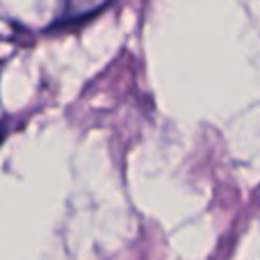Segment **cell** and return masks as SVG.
Returning <instances> with one entry per match:
<instances>
[{
  "mask_svg": "<svg viewBox=\"0 0 260 260\" xmlns=\"http://www.w3.org/2000/svg\"><path fill=\"white\" fill-rule=\"evenodd\" d=\"M103 3L105 0H67V12H69V16H80V14L94 12Z\"/></svg>",
  "mask_w": 260,
  "mask_h": 260,
  "instance_id": "1",
  "label": "cell"
}]
</instances>
